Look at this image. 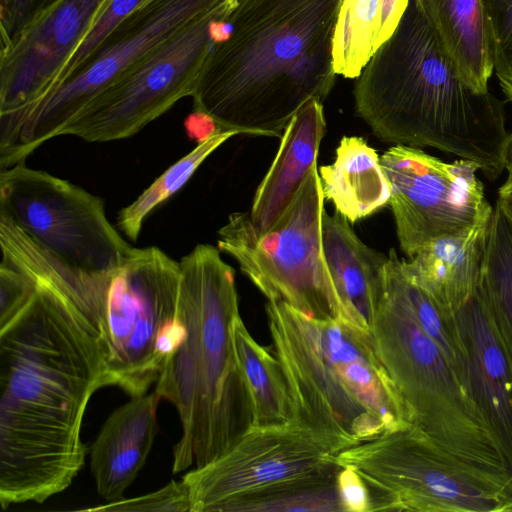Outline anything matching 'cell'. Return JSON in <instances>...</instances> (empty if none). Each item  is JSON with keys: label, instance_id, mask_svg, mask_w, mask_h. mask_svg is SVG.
I'll list each match as a JSON object with an SVG mask.
<instances>
[{"label": "cell", "instance_id": "cell-18", "mask_svg": "<svg viewBox=\"0 0 512 512\" xmlns=\"http://www.w3.org/2000/svg\"><path fill=\"white\" fill-rule=\"evenodd\" d=\"M322 246L341 318L370 331L388 256L367 246L339 212L322 218Z\"/></svg>", "mask_w": 512, "mask_h": 512}, {"label": "cell", "instance_id": "cell-8", "mask_svg": "<svg viewBox=\"0 0 512 512\" xmlns=\"http://www.w3.org/2000/svg\"><path fill=\"white\" fill-rule=\"evenodd\" d=\"M227 0H147L69 76L32 105L0 116V169L25 162L103 88L149 52Z\"/></svg>", "mask_w": 512, "mask_h": 512}, {"label": "cell", "instance_id": "cell-13", "mask_svg": "<svg viewBox=\"0 0 512 512\" xmlns=\"http://www.w3.org/2000/svg\"><path fill=\"white\" fill-rule=\"evenodd\" d=\"M380 163L390 183L399 245L409 258L431 241L491 217L493 208L472 161L447 163L417 147L396 144Z\"/></svg>", "mask_w": 512, "mask_h": 512}, {"label": "cell", "instance_id": "cell-35", "mask_svg": "<svg viewBox=\"0 0 512 512\" xmlns=\"http://www.w3.org/2000/svg\"><path fill=\"white\" fill-rule=\"evenodd\" d=\"M502 162L508 172L507 181H512V132L507 134L502 147Z\"/></svg>", "mask_w": 512, "mask_h": 512}, {"label": "cell", "instance_id": "cell-34", "mask_svg": "<svg viewBox=\"0 0 512 512\" xmlns=\"http://www.w3.org/2000/svg\"><path fill=\"white\" fill-rule=\"evenodd\" d=\"M497 201L512 218V181H506L499 188Z\"/></svg>", "mask_w": 512, "mask_h": 512}, {"label": "cell", "instance_id": "cell-9", "mask_svg": "<svg viewBox=\"0 0 512 512\" xmlns=\"http://www.w3.org/2000/svg\"><path fill=\"white\" fill-rule=\"evenodd\" d=\"M324 199L316 163L270 229L260 232L248 213L235 212L218 230L217 244L268 301L315 319H342L323 253Z\"/></svg>", "mask_w": 512, "mask_h": 512}, {"label": "cell", "instance_id": "cell-21", "mask_svg": "<svg viewBox=\"0 0 512 512\" xmlns=\"http://www.w3.org/2000/svg\"><path fill=\"white\" fill-rule=\"evenodd\" d=\"M325 199L350 223L390 202L389 180L376 150L358 136H343L335 161L319 170Z\"/></svg>", "mask_w": 512, "mask_h": 512}, {"label": "cell", "instance_id": "cell-2", "mask_svg": "<svg viewBox=\"0 0 512 512\" xmlns=\"http://www.w3.org/2000/svg\"><path fill=\"white\" fill-rule=\"evenodd\" d=\"M341 0H235L192 96L215 130L281 137L308 101L323 103L335 75Z\"/></svg>", "mask_w": 512, "mask_h": 512}, {"label": "cell", "instance_id": "cell-11", "mask_svg": "<svg viewBox=\"0 0 512 512\" xmlns=\"http://www.w3.org/2000/svg\"><path fill=\"white\" fill-rule=\"evenodd\" d=\"M235 0H227L149 52L97 93L61 130L86 142L137 134L179 100L192 97L216 34Z\"/></svg>", "mask_w": 512, "mask_h": 512}, {"label": "cell", "instance_id": "cell-31", "mask_svg": "<svg viewBox=\"0 0 512 512\" xmlns=\"http://www.w3.org/2000/svg\"><path fill=\"white\" fill-rule=\"evenodd\" d=\"M191 509L189 489L183 480H172L164 487L149 494L85 509L87 511H174Z\"/></svg>", "mask_w": 512, "mask_h": 512}, {"label": "cell", "instance_id": "cell-1", "mask_svg": "<svg viewBox=\"0 0 512 512\" xmlns=\"http://www.w3.org/2000/svg\"><path fill=\"white\" fill-rule=\"evenodd\" d=\"M0 247L34 275L15 309L0 314V504L42 503L70 486L85 462L81 427L107 386L109 347L95 272L75 268L8 220Z\"/></svg>", "mask_w": 512, "mask_h": 512}, {"label": "cell", "instance_id": "cell-5", "mask_svg": "<svg viewBox=\"0 0 512 512\" xmlns=\"http://www.w3.org/2000/svg\"><path fill=\"white\" fill-rule=\"evenodd\" d=\"M265 310L292 424L333 454L412 425L370 331L344 319H315L283 302L268 301Z\"/></svg>", "mask_w": 512, "mask_h": 512}, {"label": "cell", "instance_id": "cell-28", "mask_svg": "<svg viewBox=\"0 0 512 512\" xmlns=\"http://www.w3.org/2000/svg\"><path fill=\"white\" fill-rule=\"evenodd\" d=\"M490 38L493 70L512 102V0H481Z\"/></svg>", "mask_w": 512, "mask_h": 512}, {"label": "cell", "instance_id": "cell-16", "mask_svg": "<svg viewBox=\"0 0 512 512\" xmlns=\"http://www.w3.org/2000/svg\"><path fill=\"white\" fill-rule=\"evenodd\" d=\"M443 316L459 378L512 468V358L480 285L460 307Z\"/></svg>", "mask_w": 512, "mask_h": 512}, {"label": "cell", "instance_id": "cell-32", "mask_svg": "<svg viewBox=\"0 0 512 512\" xmlns=\"http://www.w3.org/2000/svg\"><path fill=\"white\" fill-rule=\"evenodd\" d=\"M60 0H0V51Z\"/></svg>", "mask_w": 512, "mask_h": 512}, {"label": "cell", "instance_id": "cell-6", "mask_svg": "<svg viewBox=\"0 0 512 512\" xmlns=\"http://www.w3.org/2000/svg\"><path fill=\"white\" fill-rule=\"evenodd\" d=\"M370 333L404 400L412 425L460 461L512 486V468L467 395L454 365L419 326L403 290L401 259L391 249Z\"/></svg>", "mask_w": 512, "mask_h": 512}, {"label": "cell", "instance_id": "cell-14", "mask_svg": "<svg viewBox=\"0 0 512 512\" xmlns=\"http://www.w3.org/2000/svg\"><path fill=\"white\" fill-rule=\"evenodd\" d=\"M334 457L294 424L250 428L224 455L182 477L189 489L190 512H212L232 496L315 470Z\"/></svg>", "mask_w": 512, "mask_h": 512}, {"label": "cell", "instance_id": "cell-20", "mask_svg": "<svg viewBox=\"0 0 512 512\" xmlns=\"http://www.w3.org/2000/svg\"><path fill=\"white\" fill-rule=\"evenodd\" d=\"M325 127L323 103L315 99L305 103L286 126L278 152L253 199L249 215L258 231L273 226L317 163Z\"/></svg>", "mask_w": 512, "mask_h": 512}, {"label": "cell", "instance_id": "cell-23", "mask_svg": "<svg viewBox=\"0 0 512 512\" xmlns=\"http://www.w3.org/2000/svg\"><path fill=\"white\" fill-rule=\"evenodd\" d=\"M409 0H341L332 42L333 68L357 78L395 32Z\"/></svg>", "mask_w": 512, "mask_h": 512}, {"label": "cell", "instance_id": "cell-10", "mask_svg": "<svg viewBox=\"0 0 512 512\" xmlns=\"http://www.w3.org/2000/svg\"><path fill=\"white\" fill-rule=\"evenodd\" d=\"M365 479L370 512H512V486L434 444L414 425L335 454Z\"/></svg>", "mask_w": 512, "mask_h": 512}, {"label": "cell", "instance_id": "cell-4", "mask_svg": "<svg viewBox=\"0 0 512 512\" xmlns=\"http://www.w3.org/2000/svg\"><path fill=\"white\" fill-rule=\"evenodd\" d=\"M179 264L186 337L154 389L176 407L182 425L174 473L215 461L252 427L251 400L232 340V323L240 315L234 269L210 244L196 245Z\"/></svg>", "mask_w": 512, "mask_h": 512}, {"label": "cell", "instance_id": "cell-25", "mask_svg": "<svg viewBox=\"0 0 512 512\" xmlns=\"http://www.w3.org/2000/svg\"><path fill=\"white\" fill-rule=\"evenodd\" d=\"M232 340L251 400V428L292 424V401L282 366L274 352L251 336L240 315L232 323Z\"/></svg>", "mask_w": 512, "mask_h": 512}, {"label": "cell", "instance_id": "cell-27", "mask_svg": "<svg viewBox=\"0 0 512 512\" xmlns=\"http://www.w3.org/2000/svg\"><path fill=\"white\" fill-rule=\"evenodd\" d=\"M237 134L232 130H214L201 139L192 151L172 164L131 204L119 211L118 228L130 240L136 241L148 215L177 193L216 149Z\"/></svg>", "mask_w": 512, "mask_h": 512}, {"label": "cell", "instance_id": "cell-12", "mask_svg": "<svg viewBox=\"0 0 512 512\" xmlns=\"http://www.w3.org/2000/svg\"><path fill=\"white\" fill-rule=\"evenodd\" d=\"M0 218L87 272L116 270L134 248L108 220L102 198L25 162L0 169Z\"/></svg>", "mask_w": 512, "mask_h": 512}, {"label": "cell", "instance_id": "cell-30", "mask_svg": "<svg viewBox=\"0 0 512 512\" xmlns=\"http://www.w3.org/2000/svg\"><path fill=\"white\" fill-rule=\"evenodd\" d=\"M401 281L411 310L422 330L439 346L456 368L453 341L443 313L434 300L406 275L401 260ZM457 370V369H456Z\"/></svg>", "mask_w": 512, "mask_h": 512}, {"label": "cell", "instance_id": "cell-17", "mask_svg": "<svg viewBox=\"0 0 512 512\" xmlns=\"http://www.w3.org/2000/svg\"><path fill=\"white\" fill-rule=\"evenodd\" d=\"M154 391L117 408L103 424L90 449L91 471L97 491L108 502L124 498L144 466L158 431Z\"/></svg>", "mask_w": 512, "mask_h": 512}, {"label": "cell", "instance_id": "cell-24", "mask_svg": "<svg viewBox=\"0 0 512 512\" xmlns=\"http://www.w3.org/2000/svg\"><path fill=\"white\" fill-rule=\"evenodd\" d=\"M336 458L304 474L232 496L212 512H344L337 489Z\"/></svg>", "mask_w": 512, "mask_h": 512}, {"label": "cell", "instance_id": "cell-7", "mask_svg": "<svg viewBox=\"0 0 512 512\" xmlns=\"http://www.w3.org/2000/svg\"><path fill=\"white\" fill-rule=\"evenodd\" d=\"M95 277L109 347L107 386L144 395L186 337L179 261L155 246L133 248L116 270Z\"/></svg>", "mask_w": 512, "mask_h": 512}, {"label": "cell", "instance_id": "cell-22", "mask_svg": "<svg viewBox=\"0 0 512 512\" xmlns=\"http://www.w3.org/2000/svg\"><path fill=\"white\" fill-rule=\"evenodd\" d=\"M447 55L477 91H488L493 60L481 0H416Z\"/></svg>", "mask_w": 512, "mask_h": 512}, {"label": "cell", "instance_id": "cell-33", "mask_svg": "<svg viewBox=\"0 0 512 512\" xmlns=\"http://www.w3.org/2000/svg\"><path fill=\"white\" fill-rule=\"evenodd\" d=\"M337 489L344 512H370V492L363 476L351 466H342Z\"/></svg>", "mask_w": 512, "mask_h": 512}, {"label": "cell", "instance_id": "cell-3", "mask_svg": "<svg viewBox=\"0 0 512 512\" xmlns=\"http://www.w3.org/2000/svg\"><path fill=\"white\" fill-rule=\"evenodd\" d=\"M354 98L383 142L459 156L490 180L504 170L503 103L463 78L416 0L356 78Z\"/></svg>", "mask_w": 512, "mask_h": 512}, {"label": "cell", "instance_id": "cell-29", "mask_svg": "<svg viewBox=\"0 0 512 512\" xmlns=\"http://www.w3.org/2000/svg\"><path fill=\"white\" fill-rule=\"evenodd\" d=\"M146 1L147 0H107L96 16L85 38L64 65L52 88L80 66L115 27Z\"/></svg>", "mask_w": 512, "mask_h": 512}, {"label": "cell", "instance_id": "cell-26", "mask_svg": "<svg viewBox=\"0 0 512 512\" xmlns=\"http://www.w3.org/2000/svg\"><path fill=\"white\" fill-rule=\"evenodd\" d=\"M480 287L496 329L512 358V218L498 201L487 231Z\"/></svg>", "mask_w": 512, "mask_h": 512}, {"label": "cell", "instance_id": "cell-19", "mask_svg": "<svg viewBox=\"0 0 512 512\" xmlns=\"http://www.w3.org/2000/svg\"><path fill=\"white\" fill-rule=\"evenodd\" d=\"M490 218L435 239L409 261L402 260L408 278L434 300L443 314L460 307L481 283Z\"/></svg>", "mask_w": 512, "mask_h": 512}, {"label": "cell", "instance_id": "cell-15", "mask_svg": "<svg viewBox=\"0 0 512 512\" xmlns=\"http://www.w3.org/2000/svg\"><path fill=\"white\" fill-rule=\"evenodd\" d=\"M107 0H60L0 51V116L43 97Z\"/></svg>", "mask_w": 512, "mask_h": 512}]
</instances>
